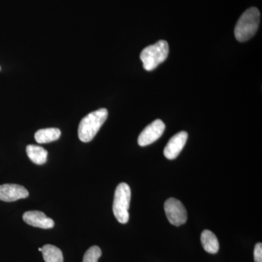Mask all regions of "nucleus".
<instances>
[{
	"instance_id": "nucleus-1",
	"label": "nucleus",
	"mask_w": 262,
	"mask_h": 262,
	"mask_svg": "<svg viewBox=\"0 0 262 262\" xmlns=\"http://www.w3.org/2000/svg\"><path fill=\"white\" fill-rule=\"evenodd\" d=\"M260 23V12L258 8H248L239 17L234 28V36L241 42L249 40L255 35Z\"/></svg>"
},
{
	"instance_id": "nucleus-2",
	"label": "nucleus",
	"mask_w": 262,
	"mask_h": 262,
	"mask_svg": "<svg viewBox=\"0 0 262 262\" xmlns=\"http://www.w3.org/2000/svg\"><path fill=\"white\" fill-rule=\"evenodd\" d=\"M108 110L102 108L86 115L80 121L78 127V136L81 141L90 142L94 139L100 128L106 122Z\"/></svg>"
},
{
	"instance_id": "nucleus-3",
	"label": "nucleus",
	"mask_w": 262,
	"mask_h": 262,
	"mask_svg": "<svg viewBox=\"0 0 262 262\" xmlns=\"http://www.w3.org/2000/svg\"><path fill=\"white\" fill-rule=\"evenodd\" d=\"M168 53V43L163 39L154 45L147 46L141 51L140 55L143 67L146 71L155 70L166 60Z\"/></svg>"
},
{
	"instance_id": "nucleus-4",
	"label": "nucleus",
	"mask_w": 262,
	"mask_h": 262,
	"mask_svg": "<svg viewBox=\"0 0 262 262\" xmlns=\"http://www.w3.org/2000/svg\"><path fill=\"white\" fill-rule=\"evenodd\" d=\"M131 198L130 188L126 183H120L114 196L113 213L120 223L126 224L129 220L128 210Z\"/></svg>"
},
{
	"instance_id": "nucleus-5",
	"label": "nucleus",
	"mask_w": 262,
	"mask_h": 262,
	"mask_svg": "<svg viewBox=\"0 0 262 262\" xmlns=\"http://www.w3.org/2000/svg\"><path fill=\"white\" fill-rule=\"evenodd\" d=\"M165 214L171 225L179 227L184 225L187 220V212L182 202L176 198H170L164 205Z\"/></svg>"
},
{
	"instance_id": "nucleus-6",
	"label": "nucleus",
	"mask_w": 262,
	"mask_h": 262,
	"mask_svg": "<svg viewBox=\"0 0 262 262\" xmlns=\"http://www.w3.org/2000/svg\"><path fill=\"white\" fill-rule=\"evenodd\" d=\"M165 129V123L161 120H155L141 133L138 139L139 145L146 146L152 144L161 137Z\"/></svg>"
},
{
	"instance_id": "nucleus-7",
	"label": "nucleus",
	"mask_w": 262,
	"mask_h": 262,
	"mask_svg": "<svg viewBox=\"0 0 262 262\" xmlns=\"http://www.w3.org/2000/svg\"><path fill=\"white\" fill-rule=\"evenodd\" d=\"M188 139V134L186 131H181L174 135L169 140L164 149V155L168 160H174L179 156L184 149Z\"/></svg>"
},
{
	"instance_id": "nucleus-8",
	"label": "nucleus",
	"mask_w": 262,
	"mask_h": 262,
	"mask_svg": "<svg viewBox=\"0 0 262 262\" xmlns=\"http://www.w3.org/2000/svg\"><path fill=\"white\" fill-rule=\"evenodd\" d=\"M28 190L23 186L15 184L0 185V201L14 202L29 196Z\"/></svg>"
},
{
	"instance_id": "nucleus-9",
	"label": "nucleus",
	"mask_w": 262,
	"mask_h": 262,
	"mask_svg": "<svg viewBox=\"0 0 262 262\" xmlns=\"http://www.w3.org/2000/svg\"><path fill=\"white\" fill-rule=\"evenodd\" d=\"M23 220L26 223L32 227L41 229H52L54 227V221L48 217L44 213L38 211H27L24 213Z\"/></svg>"
},
{
	"instance_id": "nucleus-10",
	"label": "nucleus",
	"mask_w": 262,
	"mask_h": 262,
	"mask_svg": "<svg viewBox=\"0 0 262 262\" xmlns=\"http://www.w3.org/2000/svg\"><path fill=\"white\" fill-rule=\"evenodd\" d=\"M61 132L60 129L56 127L40 129L35 133L34 139L39 144H48L59 139Z\"/></svg>"
},
{
	"instance_id": "nucleus-11",
	"label": "nucleus",
	"mask_w": 262,
	"mask_h": 262,
	"mask_svg": "<svg viewBox=\"0 0 262 262\" xmlns=\"http://www.w3.org/2000/svg\"><path fill=\"white\" fill-rule=\"evenodd\" d=\"M201 241L202 246L207 253L215 254L220 250V243L214 233L211 231H203L201 234Z\"/></svg>"
},
{
	"instance_id": "nucleus-12",
	"label": "nucleus",
	"mask_w": 262,
	"mask_h": 262,
	"mask_svg": "<svg viewBox=\"0 0 262 262\" xmlns=\"http://www.w3.org/2000/svg\"><path fill=\"white\" fill-rule=\"evenodd\" d=\"M27 154L31 161L37 165H43L47 162L48 152L42 146L30 144L27 146Z\"/></svg>"
},
{
	"instance_id": "nucleus-13",
	"label": "nucleus",
	"mask_w": 262,
	"mask_h": 262,
	"mask_svg": "<svg viewBox=\"0 0 262 262\" xmlns=\"http://www.w3.org/2000/svg\"><path fill=\"white\" fill-rule=\"evenodd\" d=\"M43 258L46 262H63V253L53 245H45L42 248Z\"/></svg>"
},
{
	"instance_id": "nucleus-14",
	"label": "nucleus",
	"mask_w": 262,
	"mask_h": 262,
	"mask_svg": "<svg viewBox=\"0 0 262 262\" xmlns=\"http://www.w3.org/2000/svg\"><path fill=\"white\" fill-rule=\"evenodd\" d=\"M101 255V248L97 246H92L84 253L82 262H98Z\"/></svg>"
},
{
	"instance_id": "nucleus-15",
	"label": "nucleus",
	"mask_w": 262,
	"mask_h": 262,
	"mask_svg": "<svg viewBox=\"0 0 262 262\" xmlns=\"http://www.w3.org/2000/svg\"><path fill=\"white\" fill-rule=\"evenodd\" d=\"M253 255H254L255 262H262V244L261 243H258L255 246Z\"/></svg>"
},
{
	"instance_id": "nucleus-16",
	"label": "nucleus",
	"mask_w": 262,
	"mask_h": 262,
	"mask_svg": "<svg viewBox=\"0 0 262 262\" xmlns=\"http://www.w3.org/2000/svg\"><path fill=\"white\" fill-rule=\"evenodd\" d=\"M39 251H42V248H39Z\"/></svg>"
},
{
	"instance_id": "nucleus-17",
	"label": "nucleus",
	"mask_w": 262,
	"mask_h": 262,
	"mask_svg": "<svg viewBox=\"0 0 262 262\" xmlns=\"http://www.w3.org/2000/svg\"><path fill=\"white\" fill-rule=\"evenodd\" d=\"M0 70H1V67H0Z\"/></svg>"
}]
</instances>
